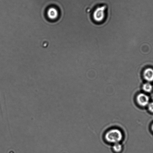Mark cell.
I'll return each mask as SVG.
<instances>
[{
    "mask_svg": "<svg viewBox=\"0 0 153 153\" xmlns=\"http://www.w3.org/2000/svg\"><path fill=\"white\" fill-rule=\"evenodd\" d=\"M123 148L122 145L120 143L114 144L112 147L113 151L115 153H121L122 151Z\"/></svg>",
    "mask_w": 153,
    "mask_h": 153,
    "instance_id": "5b68a950",
    "label": "cell"
},
{
    "mask_svg": "<svg viewBox=\"0 0 153 153\" xmlns=\"http://www.w3.org/2000/svg\"><path fill=\"white\" fill-rule=\"evenodd\" d=\"M144 76L145 80L148 82L153 81V69L149 68L144 70Z\"/></svg>",
    "mask_w": 153,
    "mask_h": 153,
    "instance_id": "277c9868",
    "label": "cell"
},
{
    "mask_svg": "<svg viewBox=\"0 0 153 153\" xmlns=\"http://www.w3.org/2000/svg\"><path fill=\"white\" fill-rule=\"evenodd\" d=\"M148 108L149 110L151 113H153V102L150 103H149L148 105Z\"/></svg>",
    "mask_w": 153,
    "mask_h": 153,
    "instance_id": "52a82bcc",
    "label": "cell"
},
{
    "mask_svg": "<svg viewBox=\"0 0 153 153\" xmlns=\"http://www.w3.org/2000/svg\"><path fill=\"white\" fill-rule=\"evenodd\" d=\"M152 130L153 131V124L152 125Z\"/></svg>",
    "mask_w": 153,
    "mask_h": 153,
    "instance_id": "ba28073f",
    "label": "cell"
},
{
    "mask_svg": "<svg viewBox=\"0 0 153 153\" xmlns=\"http://www.w3.org/2000/svg\"><path fill=\"white\" fill-rule=\"evenodd\" d=\"M142 88L144 92L147 93H149L152 90L153 87L151 84L149 82H147L143 84Z\"/></svg>",
    "mask_w": 153,
    "mask_h": 153,
    "instance_id": "8992f818",
    "label": "cell"
},
{
    "mask_svg": "<svg viewBox=\"0 0 153 153\" xmlns=\"http://www.w3.org/2000/svg\"><path fill=\"white\" fill-rule=\"evenodd\" d=\"M105 139L107 141L112 144L120 143L123 139V133L118 129H112L106 133Z\"/></svg>",
    "mask_w": 153,
    "mask_h": 153,
    "instance_id": "6da1fadb",
    "label": "cell"
},
{
    "mask_svg": "<svg viewBox=\"0 0 153 153\" xmlns=\"http://www.w3.org/2000/svg\"><path fill=\"white\" fill-rule=\"evenodd\" d=\"M137 101L139 105L143 107H146L149 103V98L144 93H140L137 96Z\"/></svg>",
    "mask_w": 153,
    "mask_h": 153,
    "instance_id": "3957f363",
    "label": "cell"
},
{
    "mask_svg": "<svg viewBox=\"0 0 153 153\" xmlns=\"http://www.w3.org/2000/svg\"><path fill=\"white\" fill-rule=\"evenodd\" d=\"M106 9L105 5L96 8L93 13L94 20L97 22H103L105 18Z\"/></svg>",
    "mask_w": 153,
    "mask_h": 153,
    "instance_id": "7a4b0ae2",
    "label": "cell"
}]
</instances>
